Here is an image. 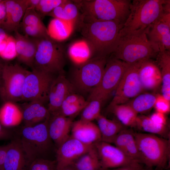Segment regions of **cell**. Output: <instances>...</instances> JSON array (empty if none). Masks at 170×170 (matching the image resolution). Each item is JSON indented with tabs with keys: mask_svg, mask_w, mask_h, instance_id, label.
<instances>
[{
	"mask_svg": "<svg viewBox=\"0 0 170 170\" xmlns=\"http://www.w3.org/2000/svg\"><path fill=\"white\" fill-rule=\"evenodd\" d=\"M123 25L114 21L84 22L78 20L75 26L88 44L94 57L108 58L116 47Z\"/></svg>",
	"mask_w": 170,
	"mask_h": 170,
	"instance_id": "cell-1",
	"label": "cell"
},
{
	"mask_svg": "<svg viewBox=\"0 0 170 170\" xmlns=\"http://www.w3.org/2000/svg\"><path fill=\"white\" fill-rule=\"evenodd\" d=\"M84 22L114 21L124 24L130 11L129 0H73Z\"/></svg>",
	"mask_w": 170,
	"mask_h": 170,
	"instance_id": "cell-2",
	"label": "cell"
},
{
	"mask_svg": "<svg viewBox=\"0 0 170 170\" xmlns=\"http://www.w3.org/2000/svg\"><path fill=\"white\" fill-rule=\"evenodd\" d=\"M166 0H134L120 37L146 33L150 26L163 13Z\"/></svg>",
	"mask_w": 170,
	"mask_h": 170,
	"instance_id": "cell-3",
	"label": "cell"
},
{
	"mask_svg": "<svg viewBox=\"0 0 170 170\" xmlns=\"http://www.w3.org/2000/svg\"><path fill=\"white\" fill-rule=\"evenodd\" d=\"M159 52L158 46L143 33L120 37L115 51L109 57L131 65L156 57Z\"/></svg>",
	"mask_w": 170,
	"mask_h": 170,
	"instance_id": "cell-4",
	"label": "cell"
},
{
	"mask_svg": "<svg viewBox=\"0 0 170 170\" xmlns=\"http://www.w3.org/2000/svg\"><path fill=\"white\" fill-rule=\"evenodd\" d=\"M140 163L146 167L166 168L170 159V140L148 133L134 132Z\"/></svg>",
	"mask_w": 170,
	"mask_h": 170,
	"instance_id": "cell-5",
	"label": "cell"
},
{
	"mask_svg": "<svg viewBox=\"0 0 170 170\" xmlns=\"http://www.w3.org/2000/svg\"><path fill=\"white\" fill-rule=\"evenodd\" d=\"M49 119L33 126H25L20 139L29 165L34 160L44 158L53 141L48 131Z\"/></svg>",
	"mask_w": 170,
	"mask_h": 170,
	"instance_id": "cell-6",
	"label": "cell"
},
{
	"mask_svg": "<svg viewBox=\"0 0 170 170\" xmlns=\"http://www.w3.org/2000/svg\"><path fill=\"white\" fill-rule=\"evenodd\" d=\"M65 62L64 47L50 37L39 39L33 67L54 75L64 73Z\"/></svg>",
	"mask_w": 170,
	"mask_h": 170,
	"instance_id": "cell-7",
	"label": "cell"
},
{
	"mask_svg": "<svg viewBox=\"0 0 170 170\" xmlns=\"http://www.w3.org/2000/svg\"><path fill=\"white\" fill-rule=\"evenodd\" d=\"M108 58L94 57L76 66L72 75L71 83L75 90L82 93H90L100 82Z\"/></svg>",
	"mask_w": 170,
	"mask_h": 170,
	"instance_id": "cell-8",
	"label": "cell"
},
{
	"mask_svg": "<svg viewBox=\"0 0 170 170\" xmlns=\"http://www.w3.org/2000/svg\"><path fill=\"white\" fill-rule=\"evenodd\" d=\"M130 64L109 57L99 84L90 93L87 101L97 99L102 103L117 87L125 71Z\"/></svg>",
	"mask_w": 170,
	"mask_h": 170,
	"instance_id": "cell-9",
	"label": "cell"
},
{
	"mask_svg": "<svg viewBox=\"0 0 170 170\" xmlns=\"http://www.w3.org/2000/svg\"><path fill=\"white\" fill-rule=\"evenodd\" d=\"M28 71L23 85L22 100L48 101L51 83L55 75L42 71L32 69Z\"/></svg>",
	"mask_w": 170,
	"mask_h": 170,
	"instance_id": "cell-10",
	"label": "cell"
},
{
	"mask_svg": "<svg viewBox=\"0 0 170 170\" xmlns=\"http://www.w3.org/2000/svg\"><path fill=\"white\" fill-rule=\"evenodd\" d=\"M28 71L16 64L6 63L2 74L0 97L4 102L22 100L23 85Z\"/></svg>",
	"mask_w": 170,
	"mask_h": 170,
	"instance_id": "cell-11",
	"label": "cell"
},
{
	"mask_svg": "<svg viewBox=\"0 0 170 170\" xmlns=\"http://www.w3.org/2000/svg\"><path fill=\"white\" fill-rule=\"evenodd\" d=\"M141 61L131 64L127 69L116 89L115 96L108 108L124 104L130 99L139 95L143 91L138 74Z\"/></svg>",
	"mask_w": 170,
	"mask_h": 170,
	"instance_id": "cell-12",
	"label": "cell"
},
{
	"mask_svg": "<svg viewBox=\"0 0 170 170\" xmlns=\"http://www.w3.org/2000/svg\"><path fill=\"white\" fill-rule=\"evenodd\" d=\"M93 145L103 170H109L138 162L128 156L118 147L110 143L101 141Z\"/></svg>",
	"mask_w": 170,
	"mask_h": 170,
	"instance_id": "cell-13",
	"label": "cell"
},
{
	"mask_svg": "<svg viewBox=\"0 0 170 170\" xmlns=\"http://www.w3.org/2000/svg\"><path fill=\"white\" fill-rule=\"evenodd\" d=\"M93 145L84 144L70 136L57 148L55 160L56 170H62L72 166Z\"/></svg>",
	"mask_w": 170,
	"mask_h": 170,
	"instance_id": "cell-14",
	"label": "cell"
},
{
	"mask_svg": "<svg viewBox=\"0 0 170 170\" xmlns=\"http://www.w3.org/2000/svg\"><path fill=\"white\" fill-rule=\"evenodd\" d=\"M75 89L66 77L64 73L55 76L49 89L47 109L50 115L59 112L62 104L69 94L74 92Z\"/></svg>",
	"mask_w": 170,
	"mask_h": 170,
	"instance_id": "cell-15",
	"label": "cell"
},
{
	"mask_svg": "<svg viewBox=\"0 0 170 170\" xmlns=\"http://www.w3.org/2000/svg\"><path fill=\"white\" fill-rule=\"evenodd\" d=\"M149 41L160 51L170 50V13H163L150 26L146 33Z\"/></svg>",
	"mask_w": 170,
	"mask_h": 170,
	"instance_id": "cell-16",
	"label": "cell"
},
{
	"mask_svg": "<svg viewBox=\"0 0 170 170\" xmlns=\"http://www.w3.org/2000/svg\"><path fill=\"white\" fill-rule=\"evenodd\" d=\"M73 123L72 118L59 114L50 115L48 131L51 140L57 148L70 137Z\"/></svg>",
	"mask_w": 170,
	"mask_h": 170,
	"instance_id": "cell-17",
	"label": "cell"
},
{
	"mask_svg": "<svg viewBox=\"0 0 170 170\" xmlns=\"http://www.w3.org/2000/svg\"><path fill=\"white\" fill-rule=\"evenodd\" d=\"M16 49L18 60L32 68L39 39L32 38L14 31Z\"/></svg>",
	"mask_w": 170,
	"mask_h": 170,
	"instance_id": "cell-18",
	"label": "cell"
},
{
	"mask_svg": "<svg viewBox=\"0 0 170 170\" xmlns=\"http://www.w3.org/2000/svg\"><path fill=\"white\" fill-rule=\"evenodd\" d=\"M71 136L88 145H93L101 141V134L97 125L92 122L81 119L73 122Z\"/></svg>",
	"mask_w": 170,
	"mask_h": 170,
	"instance_id": "cell-19",
	"label": "cell"
},
{
	"mask_svg": "<svg viewBox=\"0 0 170 170\" xmlns=\"http://www.w3.org/2000/svg\"><path fill=\"white\" fill-rule=\"evenodd\" d=\"M6 16L1 28L6 32L18 30L27 8L26 0H5Z\"/></svg>",
	"mask_w": 170,
	"mask_h": 170,
	"instance_id": "cell-20",
	"label": "cell"
},
{
	"mask_svg": "<svg viewBox=\"0 0 170 170\" xmlns=\"http://www.w3.org/2000/svg\"><path fill=\"white\" fill-rule=\"evenodd\" d=\"M138 74L143 90L154 89L162 83L160 70L156 62L151 59L140 62Z\"/></svg>",
	"mask_w": 170,
	"mask_h": 170,
	"instance_id": "cell-21",
	"label": "cell"
},
{
	"mask_svg": "<svg viewBox=\"0 0 170 170\" xmlns=\"http://www.w3.org/2000/svg\"><path fill=\"white\" fill-rule=\"evenodd\" d=\"M29 166L20 139L8 144L3 170H28Z\"/></svg>",
	"mask_w": 170,
	"mask_h": 170,
	"instance_id": "cell-22",
	"label": "cell"
},
{
	"mask_svg": "<svg viewBox=\"0 0 170 170\" xmlns=\"http://www.w3.org/2000/svg\"><path fill=\"white\" fill-rule=\"evenodd\" d=\"M29 102L22 111L25 126H33L49 119L50 114L44 104L38 101Z\"/></svg>",
	"mask_w": 170,
	"mask_h": 170,
	"instance_id": "cell-23",
	"label": "cell"
},
{
	"mask_svg": "<svg viewBox=\"0 0 170 170\" xmlns=\"http://www.w3.org/2000/svg\"><path fill=\"white\" fill-rule=\"evenodd\" d=\"M113 143L128 156L141 163L134 132L132 130L125 128L122 130L116 136Z\"/></svg>",
	"mask_w": 170,
	"mask_h": 170,
	"instance_id": "cell-24",
	"label": "cell"
},
{
	"mask_svg": "<svg viewBox=\"0 0 170 170\" xmlns=\"http://www.w3.org/2000/svg\"><path fill=\"white\" fill-rule=\"evenodd\" d=\"M96 120L101 141L110 144L113 143L117 135L126 127L118 120L108 119L101 114Z\"/></svg>",
	"mask_w": 170,
	"mask_h": 170,
	"instance_id": "cell-25",
	"label": "cell"
},
{
	"mask_svg": "<svg viewBox=\"0 0 170 170\" xmlns=\"http://www.w3.org/2000/svg\"><path fill=\"white\" fill-rule=\"evenodd\" d=\"M156 64L159 68L162 78V96L170 101V52L165 50L160 51L156 57Z\"/></svg>",
	"mask_w": 170,
	"mask_h": 170,
	"instance_id": "cell-26",
	"label": "cell"
},
{
	"mask_svg": "<svg viewBox=\"0 0 170 170\" xmlns=\"http://www.w3.org/2000/svg\"><path fill=\"white\" fill-rule=\"evenodd\" d=\"M76 23L54 18L50 21L47 28L49 37L60 42L68 38L72 33Z\"/></svg>",
	"mask_w": 170,
	"mask_h": 170,
	"instance_id": "cell-27",
	"label": "cell"
},
{
	"mask_svg": "<svg viewBox=\"0 0 170 170\" xmlns=\"http://www.w3.org/2000/svg\"><path fill=\"white\" fill-rule=\"evenodd\" d=\"M23 120L22 111L15 103L6 101L0 108V123L6 127L19 125Z\"/></svg>",
	"mask_w": 170,
	"mask_h": 170,
	"instance_id": "cell-28",
	"label": "cell"
},
{
	"mask_svg": "<svg viewBox=\"0 0 170 170\" xmlns=\"http://www.w3.org/2000/svg\"><path fill=\"white\" fill-rule=\"evenodd\" d=\"M68 54L76 66L94 57L89 46L84 40L78 41L71 44L68 48Z\"/></svg>",
	"mask_w": 170,
	"mask_h": 170,
	"instance_id": "cell-29",
	"label": "cell"
},
{
	"mask_svg": "<svg viewBox=\"0 0 170 170\" xmlns=\"http://www.w3.org/2000/svg\"><path fill=\"white\" fill-rule=\"evenodd\" d=\"M80 15L79 9L73 1L66 0L47 16L76 23Z\"/></svg>",
	"mask_w": 170,
	"mask_h": 170,
	"instance_id": "cell-30",
	"label": "cell"
},
{
	"mask_svg": "<svg viewBox=\"0 0 170 170\" xmlns=\"http://www.w3.org/2000/svg\"><path fill=\"white\" fill-rule=\"evenodd\" d=\"M72 166L75 170H103L94 145L78 159Z\"/></svg>",
	"mask_w": 170,
	"mask_h": 170,
	"instance_id": "cell-31",
	"label": "cell"
},
{
	"mask_svg": "<svg viewBox=\"0 0 170 170\" xmlns=\"http://www.w3.org/2000/svg\"><path fill=\"white\" fill-rule=\"evenodd\" d=\"M117 119L125 127H135L138 114L127 104L114 105L109 107Z\"/></svg>",
	"mask_w": 170,
	"mask_h": 170,
	"instance_id": "cell-32",
	"label": "cell"
},
{
	"mask_svg": "<svg viewBox=\"0 0 170 170\" xmlns=\"http://www.w3.org/2000/svg\"><path fill=\"white\" fill-rule=\"evenodd\" d=\"M135 127L147 133L160 135L167 139L169 136L166 126L158 124L153 122L150 117L144 115L138 116Z\"/></svg>",
	"mask_w": 170,
	"mask_h": 170,
	"instance_id": "cell-33",
	"label": "cell"
},
{
	"mask_svg": "<svg viewBox=\"0 0 170 170\" xmlns=\"http://www.w3.org/2000/svg\"><path fill=\"white\" fill-rule=\"evenodd\" d=\"M156 96L149 93L139 94L127 104L138 114H143L150 111L154 107Z\"/></svg>",
	"mask_w": 170,
	"mask_h": 170,
	"instance_id": "cell-34",
	"label": "cell"
},
{
	"mask_svg": "<svg viewBox=\"0 0 170 170\" xmlns=\"http://www.w3.org/2000/svg\"><path fill=\"white\" fill-rule=\"evenodd\" d=\"M87 105L82 111L80 119L88 122L96 120L100 114L102 102L97 99L88 101Z\"/></svg>",
	"mask_w": 170,
	"mask_h": 170,
	"instance_id": "cell-35",
	"label": "cell"
},
{
	"mask_svg": "<svg viewBox=\"0 0 170 170\" xmlns=\"http://www.w3.org/2000/svg\"><path fill=\"white\" fill-rule=\"evenodd\" d=\"M42 18L34 8L26 9L20 24L46 28L43 23Z\"/></svg>",
	"mask_w": 170,
	"mask_h": 170,
	"instance_id": "cell-36",
	"label": "cell"
},
{
	"mask_svg": "<svg viewBox=\"0 0 170 170\" xmlns=\"http://www.w3.org/2000/svg\"><path fill=\"white\" fill-rule=\"evenodd\" d=\"M88 103H62L58 113L72 118L82 112Z\"/></svg>",
	"mask_w": 170,
	"mask_h": 170,
	"instance_id": "cell-37",
	"label": "cell"
},
{
	"mask_svg": "<svg viewBox=\"0 0 170 170\" xmlns=\"http://www.w3.org/2000/svg\"><path fill=\"white\" fill-rule=\"evenodd\" d=\"M66 0H40L35 9L42 19Z\"/></svg>",
	"mask_w": 170,
	"mask_h": 170,
	"instance_id": "cell-38",
	"label": "cell"
},
{
	"mask_svg": "<svg viewBox=\"0 0 170 170\" xmlns=\"http://www.w3.org/2000/svg\"><path fill=\"white\" fill-rule=\"evenodd\" d=\"M25 35L32 38L41 39L49 37L47 28L23 25L20 24Z\"/></svg>",
	"mask_w": 170,
	"mask_h": 170,
	"instance_id": "cell-39",
	"label": "cell"
},
{
	"mask_svg": "<svg viewBox=\"0 0 170 170\" xmlns=\"http://www.w3.org/2000/svg\"><path fill=\"white\" fill-rule=\"evenodd\" d=\"M28 170H56V161L38 159L32 161Z\"/></svg>",
	"mask_w": 170,
	"mask_h": 170,
	"instance_id": "cell-40",
	"label": "cell"
},
{
	"mask_svg": "<svg viewBox=\"0 0 170 170\" xmlns=\"http://www.w3.org/2000/svg\"><path fill=\"white\" fill-rule=\"evenodd\" d=\"M0 56L6 60H10L17 56L15 41L14 37L8 36L7 45L4 50L0 53Z\"/></svg>",
	"mask_w": 170,
	"mask_h": 170,
	"instance_id": "cell-41",
	"label": "cell"
},
{
	"mask_svg": "<svg viewBox=\"0 0 170 170\" xmlns=\"http://www.w3.org/2000/svg\"><path fill=\"white\" fill-rule=\"evenodd\" d=\"M154 107L156 112L164 114L170 111V101L166 99L162 95L156 96Z\"/></svg>",
	"mask_w": 170,
	"mask_h": 170,
	"instance_id": "cell-42",
	"label": "cell"
},
{
	"mask_svg": "<svg viewBox=\"0 0 170 170\" xmlns=\"http://www.w3.org/2000/svg\"><path fill=\"white\" fill-rule=\"evenodd\" d=\"M155 123L159 125L166 126L167 119L165 114L156 112L150 117Z\"/></svg>",
	"mask_w": 170,
	"mask_h": 170,
	"instance_id": "cell-43",
	"label": "cell"
},
{
	"mask_svg": "<svg viewBox=\"0 0 170 170\" xmlns=\"http://www.w3.org/2000/svg\"><path fill=\"white\" fill-rule=\"evenodd\" d=\"M142 167L141 163L135 162L125 166L109 170H139Z\"/></svg>",
	"mask_w": 170,
	"mask_h": 170,
	"instance_id": "cell-44",
	"label": "cell"
},
{
	"mask_svg": "<svg viewBox=\"0 0 170 170\" xmlns=\"http://www.w3.org/2000/svg\"><path fill=\"white\" fill-rule=\"evenodd\" d=\"M8 148V144L0 146V170H3Z\"/></svg>",
	"mask_w": 170,
	"mask_h": 170,
	"instance_id": "cell-45",
	"label": "cell"
},
{
	"mask_svg": "<svg viewBox=\"0 0 170 170\" xmlns=\"http://www.w3.org/2000/svg\"><path fill=\"white\" fill-rule=\"evenodd\" d=\"M11 136L10 130L0 123V140L8 139Z\"/></svg>",
	"mask_w": 170,
	"mask_h": 170,
	"instance_id": "cell-46",
	"label": "cell"
},
{
	"mask_svg": "<svg viewBox=\"0 0 170 170\" xmlns=\"http://www.w3.org/2000/svg\"><path fill=\"white\" fill-rule=\"evenodd\" d=\"M5 0L0 2V27L4 22L6 16V7L5 3Z\"/></svg>",
	"mask_w": 170,
	"mask_h": 170,
	"instance_id": "cell-47",
	"label": "cell"
},
{
	"mask_svg": "<svg viewBox=\"0 0 170 170\" xmlns=\"http://www.w3.org/2000/svg\"><path fill=\"white\" fill-rule=\"evenodd\" d=\"M40 0H26L28 8H36Z\"/></svg>",
	"mask_w": 170,
	"mask_h": 170,
	"instance_id": "cell-48",
	"label": "cell"
},
{
	"mask_svg": "<svg viewBox=\"0 0 170 170\" xmlns=\"http://www.w3.org/2000/svg\"><path fill=\"white\" fill-rule=\"evenodd\" d=\"M5 63L0 58V93L2 86L3 71Z\"/></svg>",
	"mask_w": 170,
	"mask_h": 170,
	"instance_id": "cell-49",
	"label": "cell"
},
{
	"mask_svg": "<svg viewBox=\"0 0 170 170\" xmlns=\"http://www.w3.org/2000/svg\"><path fill=\"white\" fill-rule=\"evenodd\" d=\"M8 37L6 32L2 28L0 27V40H5Z\"/></svg>",
	"mask_w": 170,
	"mask_h": 170,
	"instance_id": "cell-50",
	"label": "cell"
},
{
	"mask_svg": "<svg viewBox=\"0 0 170 170\" xmlns=\"http://www.w3.org/2000/svg\"><path fill=\"white\" fill-rule=\"evenodd\" d=\"M139 170H163V169L156 168L155 169H154L152 167H148L144 168L143 167Z\"/></svg>",
	"mask_w": 170,
	"mask_h": 170,
	"instance_id": "cell-51",
	"label": "cell"
},
{
	"mask_svg": "<svg viewBox=\"0 0 170 170\" xmlns=\"http://www.w3.org/2000/svg\"><path fill=\"white\" fill-rule=\"evenodd\" d=\"M62 170H75L73 167L72 166H70L67 167L63 169Z\"/></svg>",
	"mask_w": 170,
	"mask_h": 170,
	"instance_id": "cell-52",
	"label": "cell"
},
{
	"mask_svg": "<svg viewBox=\"0 0 170 170\" xmlns=\"http://www.w3.org/2000/svg\"><path fill=\"white\" fill-rule=\"evenodd\" d=\"M3 1V0H0V2H2Z\"/></svg>",
	"mask_w": 170,
	"mask_h": 170,
	"instance_id": "cell-53",
	"label": "cell"
}]
</instances>
